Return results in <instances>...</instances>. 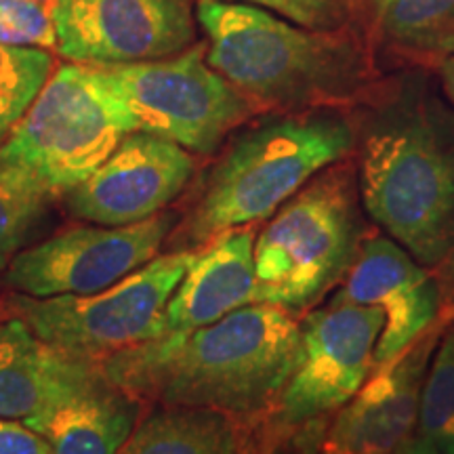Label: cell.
<instances>
[{"label": "cell", "instance_id": "6da1fadb", "mask_svg": "<svg viewBox=\"0 0 454 454\" xmlns=\"http://www.w3.org/2000/svg\"><path fill=\"white\" fill-rule=\"evenodd\" d=\"M299 360L301 317L251 303L211 326L162 334L99 364L107 381L139 400L223 412L247 434L274 412Z\"/></svg>", "mask_w": 454, "mask_h": 454}, {"label": "cell", "instance_id": "7a4b0ae2", "mask_svg": "<svg viewBox=\"0 0 454 454\" xmlns=\"http://www.w3.org/2000/svg\"><path fill=\"white\" fill-rule=\"evenodd\" d=\"M354 144V127L333 110L286 114L242 130L204 179L173 251H196L223 231L270 219Z\"/></svg>", "mask_w": 454, "mask_h": 454}, {"label": "cell", "instance_id": "3957f363", "mask_svg": "<svg viewBox=\"0 0 454 454\" xmlns=\"http://www.w3.org/2000/svg\"><path fill=\"white\" fill-rule=\"evenodd\" d=\"M423 107L374 121L357 152L362 207L419 263L454 284V141Z\"/></svg>", "mask_w": 454, "mask_h": 454}, {"label": "cell", "instance_id": "277c9868", "mask_svg": "<svg viewBox=\"0 0 454 454\" xmlns=\"http://www.w3.org/2000/svg\"><path fill=\"white\" fill-rule=\"evenodd\" d=\"M207 61L254 106L301 112L337 104L360 87L354 51L331 36L244 3L200 0Z\"/></svg>", "mask_w": 454, "mask_h": 454}, {"label": "cell", "instance_id": "5b68a950", "mask_svg": "<svg viewBox=\"0 0 454 454\" xmlns=\"http://www.w3.org/2000/svg\"><path fill=\"white\" fill-rule=\"evenodd\" d=\"M362 208L343 160L288 198L254 238V303L303 317L340 286L368 234Z\"/></svg>", "mask_w": 454, "mask_h": 454}, {"label": "cell", "instance_id": "8992f818", "mask_svg": "<svg viewBox=\"0 0 454 454\" xmlns=\"http://www.w3.org/2000/svg\"><path fill=\"white\" fill-rule=\"evenodd\" d=\"M129 133L133 121L99 67L70 61L51 74L0 145V170L53 200L82 184Z\"/></svg>", "mask_w": 454, "mask_h": 454}, {"label": "cell", "instance_id": "52a82bcc", "mask_svg": "<svg viewBox=\"0 0 454 454\" xmlns=\"http://www.w3.org/2000/svg\"><path fill=\"white\" fill-rule=\"evenodd\" d=\"M196 251L158 254L133 274L93 294L38 299L13 293L7 308L32 333L61 354L104 362L164 334V311Z\"/></svg>", "mask_w": 454, "mask_h": 454}, {"label": "cell", "instance_id": "ba28073f", "mask_svg": "<svg viewBox=\"0 0 454 454\" xmlns=\"http://www.w3.org/2000/svg\"><path fill=\"white\" fill-rule=\"evenodd\" d=\"M383 325L379 308L337 297L301 317L297 371L274 412L259 427L240 434L242 454H263L309 425L331 421L371 374Z\"/></svg>", "mask_w": 454, "mask_h": 454}, {"label": "cell", "instance_id": "9c48e42d", "mask_svg": "<svg viewBox=\"0 0 454 454\" xmlns=\"http://www.w3.org/2000/svg\"><path fill=\"white\" fill-rule=\"evenodd\" d=\"M133 129L213 154L253 114V104L208 66L202 47L162 59L98 66Z\"/></svg>", "mask_w": 454, "mask_h": 454}, {"label": "cell", "instance_id": "30bf717a", "mask_svg": "<svg viewBox=\"0 0 454 454\" xmlns=\"http://www.w3.org/2000/svg\"><path fill=\"white\" fill-rule=\"evenodd\" d=\"M173 213L133 225H82L21 248L3 271L11 291L47 299L93 294L158 257L175 230Z\"/></svg>", "mask_w": 454, "mask_h": 454}, {"label": "cell", "instance_id": "8fae6325", "mask_svg": "<svg viewBox=\"0 0 454 454\" xmlns=\"http://www.w3.org/2000/svg\"><path fill=\"white\" fill-rule=\"evenodd\" d=\"M57 51L72 64L122 66L177 55L194 43L185 0H55Z\"/></svg>", "mask_w": 454, "mask_h": 454}, {"label": "cell", "instance_id": "7c38bea8", "mask_svg": "<svg viewBox=\"0 0 454 454\" xmlns=\"http://www.w3.org/2000/svg\"><path fill=\"white\" fill-rule=\"evenodd\" d=\"M454 311L446 309L404 349L377 362L362 387L328 421L322 454H397L417 434L431 356Z\"/></svg>", "mask_w": 454, "mask_h": 454}, {"label": "cell", "instance_id": "4fadbf2b", "mask_svg": "<svg viewBox=\"0 0 454 454\" xmlns=\"http://www.w3.org/2000/svg\"><path fill=\"white\" fill-rule=\"evenodd\" d=\"M196 158L175 141L129 133L82 184L64 194L76 219L121 227L156 217L184 194Z\"/></svg>", "mask_w": 454, "mask_h": 454}, {"label": "cell", "instance_id": "5bb4252c", "mask_svg": "<svg viewBox=\"0 0 454 454\" xmlns=\"http://www.w3.org/2000/svg\"><path fill=\"white\" fill-rule=\"evenodd\" d=\"M333 297L371 305L385 314L374 348V364L404 349L444 311L438 276L402 248L394 238L368 231L351 270Z\"/></svg>", "mask_w": 454, "mask_h": 454}, {"label": "cell", "instance_id": "9a60e30c", "mask_svg": "<svg viewBox=\"0 0 454 454\" xmlns=\"http://www.w3.org/2000/svg\"><path fill=\"white\" fill-rule=\"evenodd\" d=\"M104 379L98 362L51 348L21 317L0 320V417L38 431L57 408Z\"/></svg>", "mask_w": 454, "mask_h": 454}, {"label": "cell", "instance_id": "2e32d148", "mask_svg": "<svg viewBox=\"0 0 454 454\" xmlns=\"http://www.w3.org/2000/svg\"><path fill=\"white\" fill-rule=\"evenodd\" d=\"M254 225L223 231L204 247L164 311V334L211 326L254 303Z\"/></svg>", "mask_w": 454, "mask_h": 454}, {"label": "cell", "instance_id": "e0dca14e", "mask_svg": "<svg viewBox=\"0 0 454 454\" xmlns=\"http://www.w3.org/2000/svg\"><path fill=\"white\" fill-rule=\"evenodd\" d=\"M141 419V400L106 379L59 406L38 427L51 454H118Z\"/></svg>", "mask_w": 454, "mask_h": 454}, {"label": "cell", "instance_id": "ac0fdd59", "mask_svg": "<svg viewBox=\"0 0 454 454\" xmlns=\"http://www.w3.org/2000/svg\"><path fill=\"white\" fill-rule=\"evenodd\" d=\"M118 454H242L240 429L223 412L156 404L141 414Z\"/></svg>", "mask_w": 454, "mask_h": 454}, {"label": "cell", "instance_id": "d6986e66", "mask_svg": "<svg viewBox=\"0 0 454 454\" xmlns=\"http://www.w3.org/2000/svg\"><path fill=\"white\" fill-rule=\"evenodd\" d=\"M377 26L391 44L421 59L454 53V0H371Z\"/></svg>", "mask_w": 454, "mask_h": 454}, {"label": "cell", "instance_id": "ffe728a7", "mask_svg": "<svg viewBox=\"0 0 454 454\" xmlns=\"http://www.w3.org/2000/svg\"><path fill=\"white\" fill-rule=\"evenodd\" d=\"M417 434L442 454H454V320L442 333L425 374Z\"/></svg>", "mask_w": 454, "mask_h": 454}, {"label": "cell", "instance_id": "44dd1931", "mask_svg": "<svg viewBox=\"0 0 454 454\" xmlns=\"http://www.w3.org/2000/svg\"><path fill=\"white\" fill-rule=\"evenodd\" d=\"M53 74L47 49L0 44V145Z\"/></svg>", "mask_w": 454, "mask_h": 454}, {"label": "cell", "instance_id": "7402d4cb", "mask_svg": "<svg viewBox=\"0 0 454 454\" xmlns=\"http://www.w3.org/2000/svg\"><path fill=\"white\" fill-rule=\"evenodd\" d=\"M51 198L17 175L0 170V274L24 248Z\"/></svg>", "mask_w": 454, "mask_h": 454}, {"label": "cell", "instance_id": "603a6c76", "mask_svg": "<svg viewBox=\"0 0 454 454\" xmlns=\"http://www.w3.org/2000/svg\"><path fill=\"white\" fill-rule=\"evenodd\" d=\"M0 44L55 49L51 11L32 0H0Z\"/></svg>", "mask_w": 454, "mask_h": 454}, {"label": "cell", "instance_id": "cb8c5ba5", "mask_svg": "<svg viewBox=\"0 0 454 454\" xmlns=\"http://www.w3.org/2000/svg\"><path fill=\"white\" fill-rule=\"evenodd\" d=\"M219 3H244L271 9L293 24L309 30H334L343 24L345 7L340 0H219Z\"/></svg>", "mask_w": 454, "mask_h": 454}, {"label": "cell", "instance_id": "d4e9b609", "mask_svg": "<svg viewBox=\"0 0 454 454\" xmlns=\"http://www.w3.org/2000/svg\"><path fill=\"white\" fill-rule=\"evenodd\" d=\"M0 454H51V444L26 423L0 417Z\"/></svg>", "mask_w": 454, "mask_h": 454}, {"label": "cell", "instance_id": "484cf974", "mask_svg": "<svg viewBox=\"0 0 454 454\" xmlns=\"http://www.w3.org/2000/svg\"><path fill=\"white\" fill-rule=\"evenodd\" d=\"M328 423H316L301 429L291 440L282 442L280 446L271 448L263 454H322V435Z\"/></svg>", "mask_w": 454, "mask_h": 454}, {"label": "cell", "instance_id": "4316f807", "mask_svg": "<svg viewBox=\"0 0 454 454\" xmlns=\"http://www.w3.org/2000/svg\"><path fill=\"white\" fill-rule=\"evenodd\" d=\"M397 454H442V452L434 444H431L427 438H423V435L414 434L412 438L406 442V446L402 448V450L397 452Z\"/></svg>", "mask_w": 454, "mask_h": 454}, {"label": "cell", "instance_id": "83f0119b", "mask_svg": "<svg viewBox=\"0 0 454 454\" xmlns=\"http://www.w3.org/2000/svg\"><path fill=\"white\" fill-rule=\"evenodd\" d=\"M440 76H442V87H444V93L448 95V99L454 104V53L442 61Z\"/></svg>", "mask_w": 454, "mask_h": 454}, {"label": "cell", "instance_id": "f1b7e54d", "mask_svg": "<svg viewBox=\"0 0 454 454\" xmlns=\"http://www.w3.org/2000/svg\"><path fill=\"white\" fill-rule=\"evenodd\" d=\"M32 3H36V4H43V7H47V9H51V4L55 3V0H32Z\"/></svg>", "mask_w": 454, "mask_h": 454}]
</instances>
